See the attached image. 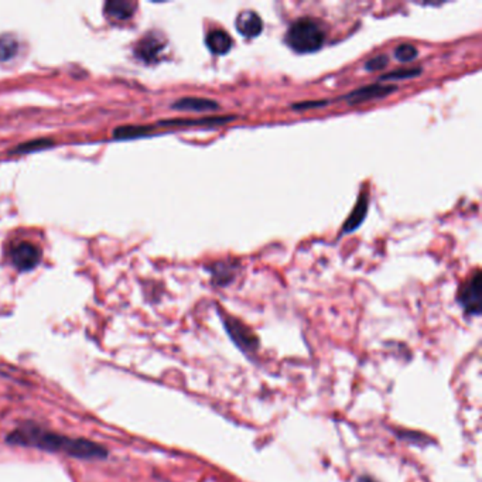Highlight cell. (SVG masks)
Here are the masks:
<instances>
[{
  "label": "cell",
  "instance_id": "obj_19",
  "mask_svg": "<svg viewBox=\"0 0 482 482\" xmlns=\"http://www.w3.org/2000/svg\"><path fill=\"white\" fill-rule=\"evenodd\" d=\"M52 140H45V139H39V140H33L29 143H24L17 146V149L12 150L13 153H28V151H33V150H39V149H44L47 146L52 144Z\"/></svg>",
  "mask_w": 482,
  "mask_h": 482
},
{
  "label": "cell",
  "instance_id": "obj_18",
  "mask_svg": "<svg viewBox=\"0 0 482 482\" xmlns=\"http://www.w3.org/2000/svg\"><path fill=\"white\" fill-rule=\"evenodd\" d=\"M417 56H419V50L413 44L404 43V44H399L395 48V57L400 63L415 61L417 58Z\"/></svg>",
  "mask_w": 482,
  "mask_h": 482
},
{
  "label": "cell",
  "instance_id": "obj_5",
  "mask_svg": "<svg viewBox=\"0 0 482 482\" xmlns=\"http://www.w3.org/2000/svg\"><path fill=\"white\" fill-rule=\"evenodd\" d=\"M12 261L20 270H32L41 261V250L32 242H20L12 250Z\"/></svg>",
  "mask_w": 482,
  "mask_h": 482
},
{
  "label": "cell",
  "instance_id": "obj_16",
  "mask_svg": "<svg viewBox=\"0 0 482 482\" xmlns=\"http://www.w3.org/2000/svg\"><path fill=\"white\" fill-rule=\"evenodd\" d=\"M423 72V69L420 67L416 68H400L388 74H384L380 80L382 81H400V80H410V78H416Z\"/></svg>",
  "mask_w": 482,
  "mask_h": 482
},
{
  "label": "cell",
  "instance_id": "obj_17",
  "mask_svg": "<svg viewBox=\"0 0 482 482\" xmlns=\"http://www.w3.org/2000/svg\"><path fill=\"white\" fill-rule=\"evenodd\" d=\"M151 131V128L149 126H120L118 128L113 135L116 139H132V138H140L144 136L146 133H149Z\"/></svg>",
  "mask_w": 482,
  "mask_h": 482
},
{
  "label": "cell",
  "instance_id": "obj_10",
  "mask_svg": "<svg viewBox=\"0 0 482 482\" xmlns=\"http://www.w3.org/2000/svg\"><path fill=\"white\" fill-rule=\"evenodd\" d=\"M206 44L212 54L225 56L232 50L234 41H232V37L228 34L225 30L215 29L207 34Z\"/></svg>",
  "mask_w": 482,
  "mask_h": 482
},
{
  "label": "cell",
  "instance_id": "obj_12",
  "mask_svg": "<svg viewBox=\"0 0 482 482\" xmlns=\"http://www.w3.org/2000/svg\"><path fill=\"white\" fill-rule=\"evenodd\" d=\"M235 116H208L199 119H170L160 122L162 126H202V124H223L234 120Z\"/></svg>",
  "mask_w": 482,
  "mask_h": 482
},
{
  "label": "cell",
  "instance_id": "obj_6",
  "mask_svg": "<svg viewBox=\"0 0 482 482\" xmlns=\"http://www.w3.org/2000/svg\"><path fill=\"white\" fill-rule=\"evenodd\" d=\"M164 40L157 33H147L136 45L135 53L144 63H155L164 50Z\"/></svg>",
  "mask_w": 482,
  "mask_h": 482
},
{
  "label": "cell",
  "instance_id": "obj_8",
  "mask_svg": "<svg viewBox=\"0 0 482 482\" xmlns=\"http://www.w3.org/2000/svg\"><path fill=\"white\" fill-rule=\"evenodd\" d=\"M225 327L228 329V333L232 337V340L242 347L243 349H253L255 348V344L258 342L255 336H253L248 327H245L241 321H238L237 318L232 317H225Z\"/></svg>",
  "mask_w": 482,
  "mask_h": 482
},
{
  "label": "cell",
  "instance_id": "obj_22",
  "mask_svg": "<svg viewBox=\"0 0 482 482\" xmlns=\"http://www.w3.org/2000/svg\"><path fill=\"white\" fill-rule=\"evenodd\" d=\"M358 482H373L372 479H368V478H361Z\"/></svg>",
  "mask_w": 482,
  "mask_h": 482
},
{
  "label": "cell",
  "instance_id": "obj_20",
  "mask_svg": "<svg viewBox=\"0 0 482 482\" xmlns=\"http://www.w3.org/2000/svg\"><path fill=\"white\" fill-rule=\"evenodd\" d=\"M388 64H389V58L385 54L376 56L365 63V69L366 71H379V69H384Z\"/></svg>",
  "mask_w": 482,
  "mask_h": 482
},
{
  "label": "cell",
  "instance_id": "obj_11",
  "mask_svg": "<svg viewBox=\"0 0 482 482\" xmlns=\"http://www.w3.org/2000/svg\"><path fill=\"white\" fill-rule=\"evenodd\" d=\"M368 207H369V198L366 193H362L357 201V204H355L351 217L345 221L344 223V232L345 234H351L353 231H357L358 228L361 226V223L365 221L366 218V212H368Z\"/></svg>",
  "mask_w": 482,
  "mask_h": 482
},
{
  "label": "cell",
  "instance_id": "obj_9",
  "mask_svg": "<svg viewBox=\"0 0 482 482\" xmlns=\"http://www.w3.org/2000/svg\"><path fill=\"white\" fill-rule=\"evenodd\" d=\"M219 108L221 107L217 100L207 99V98H195V96L182 98L173 104V109L184 111V112H198V113L215 112V111H219Z\"/></svg>",
  "mask_w": 482,
  "mask_h": 482
},
{
  "label": "cell",
  "instance_id": "obj_4",
  "mask_svg": "<svg viewBox=\"0 0 482 482\" xmlns=\"http://www.w3.org/2000/svg\"><path fill=\"white\" fill-rule=\"evenodd\" d=\"M396 89L397 87L392 84H371L344 95L341 99L347 100L348 105H360V104L371 102V100H375V99H382L393 94Z\"/></svg>",
  "mask_w": 482,
  "mask_h": 482
},
{
  "label": "cell",
  "instance_id": "obj_7",
  "mask_svg": "<svg viewBox=\"0 0 482 482\" xmlns=\"http://www.w3.org/2000/svg\"><path fill=\"white\" fill-rule=\"evenodd\" d=\"M237 30L246 39H255L263 32V21L253 10H243L237 17Z\"/></svg>",
  "mask_w": 482,
  "mask_h": 482
},
{
  "label": "cell",
  "instance_id": "obj_1",
  "mask_svg": "<svg viewBox=\"0 0 482 482\" xmlns=\"http://www.w3.org/2000/svg\"><path fill=\"white\" fill-rule=\"evenodd\" d=\"M9 441L20 446H30L48 451H63L80 459H102L105 448L87 440H72L57 436L40 428H20L10 435Z\"/></svg>",
  "mask_w": 482,
  "mask_h": 482
},
{
  "label": "cell",
  "instance_id": "obj_13",
  "mask_svg": "<svg viewBox=\"0 0 482 482\" xmlns=\"http://www.w3.org/2000/svg\"><path fill=\"white\" fill-rule=\"evenodd\" d=\"M105 12L115 20H129L135 13V5L124 0H109L105 5Z\"/></svg>",
  "mask_w": 482,
  "mask_h": 482
},
{
  "label": "cell",
  "instance_id": "obj_3",
  "mask_svg": "<svg viewBox=\"0 0 482 482\" xmlns=\"http://www.w3.org/2000/svg\"><path fill=\"white\" fill-rule=\"evenodd\" d=\"M463 309L472 316H479L482 309V281L481 272L475 270L459 290L457 297Z\"/></svg>",
  "mask_w": 482,
  "mask_h": 482
},
{
  "label": "cell",
  "instance_id": "obj_2",
  "mask_svg": "<svg viewBox=\"0 0 482 482\" xmlns=\"http://www.w3.org/2000/svg\"><path fill=\"white\" fill-rule=\"evenodd\" d=\"M324 41L325 30L321 21L307 16L294 20L285 34V43L298 54L318 52L322 48Z\"/></svg>",
  "mask_w": 482,
  "mask_h": 482
},
{
  "label": "cell",
  "instance_id": "obj_15",
  "mask_svg": "<svg viewBox=\"0 0 482 482\" xmlns=\"http://www.w3.org/2000/svg\"><path fill=\"white\" fill-rule=\"evenodd\" d=\"M211 273L214 276V281L218 282V285H228V282L232 281L235 267L232 263H215L211 267Z\"/></svg>",
  "mask_w": 482,
  "mask_h": 482
},
{
  "label": "cell",
  "instance_id": "obj_21",
  "mask_svg": "<svg viewBox=\"0 0 482 482\" xmlns=\"http://www.w3.org/2000/svg\"><path fill=\"white\" fill-rule=\"evenodd\" d=\"M329 102L328 100H306V102H297L292 105V109L294 111H307V109H317L327 107Z\"/></svg>",
  "mask_w": 482,
  "mask_h": 482
},
{
  "label": "cell",
  "instance_id": "obj_14",
  "mask_svg": "<svg viewBox=\"0 0 482 482\" xmlns=\"http://www.w3.org/2000/svg\"><path fill=\"white\" fill-rule=\"evenodd\" d=\"M19 53V41L13 34L0 36V61H10Z\"/></svg>",
  "mask_w": 482,
  "mask_h": 482
}]
</instances>
